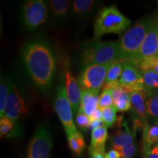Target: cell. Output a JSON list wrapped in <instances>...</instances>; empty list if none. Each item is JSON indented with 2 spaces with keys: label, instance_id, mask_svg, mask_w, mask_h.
Here are the masks:
<instances>
[{
  "label": "cell",
  "instance_id": "cell-1",
  "mask_svg": "<svg viewBox=\"0 0 158 158\" xmlns=\"http://www.w3.org/2000/svg\"><path fill=\"white\" fill-rule=\"evenodd\" d=\"M21 57L33 84L41 92H48L56 70V55L48 41L41 37L31 40L23 47Z\"/></svg>",
  "mask_w": 158,
  "mask_h": 158
},
{
  "label": "cell",
  "instance_id": "cell-2",
  "mask_svg": "<svg viewBox=\"0 0 158 158\" xmlns=\"http://www.w3.org/2000/svg\"><path fill=\"white\" fill-rule=\"evenodd\" d=\"M131 24L129 19L124 16L116 5L102 8L99 12L94 24L95 40L106 34L120 35Z\"/></svg>",
  "mask_w": 158,
  "mask_h": 158
},
{
  "label": "cell",
  "instance_id": "cell-3",
  "mask_svg": "<svg viewBox=\"0 0 158 158\" xmlns=\"http://www.w3.org/2000/svg\"><path fill=\"white\" fill-rule=\"evenodd\" d=\"M152 20L151 19L140 20L124 33L117 42L118 59L131 62L135 59L141 48Z\"/></svg>",
  "mask_w": 158,
  "mask_h": 158
},
{
  "label": "cell",
  "instance_id": "cell-4",
  "mask_svg": "<svg viewBox=\"0 0 158 158\" xmlns=\"http://www.w3.org/2000/svg\"><path fill=\"white\" fill-rule=\"evenodd\" d=\"M118 59L117 42L95 40L84 46L81 54L83 68L92 64H104Z\"/></svg>",
  "mask_w": 158,
  "mask_h": 158
},
{
  "label": "cell",
  "instance_id": "cell-5",
  "mask_svg": "<svg viewBox=\"0 0 158 158\" xmlns=\"http://www.w3.org/2000/svg\"><path fill=\"white\" fill-rule=\"evenodd\" d=\"M54 109L62 122L67 136L78 131L73 121V111L66 92L63 76L59 79L54 99Z\"/></svg>",
  "mask_w": 158,
  "mask_h": 158
},
{
  "label": "cell",
  "instance_id": "cell-6",
  "mask_svg": "<svg viewBox=\"0 0 158 158\" xmlns=\"http://www.w3.org/2000/svg\"><path fill=\"white\" fill-rule=\"evenodd\" d=\"M111 63L92 64L83 68L78 78L81 90L98 94L106 83L108 69Z\"/></svg>",
  "mask_w": 158,
  "mask_h": 158
},
{
  "label": "cell",
  "instance_id": "cell-7",
  "mask_svg": "<svg viewBox=\"0 0 158 158\" xmlns=\"http://www.w3.org/2000/svg\"><path fill=\"white\" fill-rule=\"evenodd\" d=\"M48 4L43 0L25 2L21 9V19L25 28L29 31L36 30L47 21Z\"/></svg>",
  "mask_w": 158,
  "mask_h": 158
},
{
  "label": "cell",
  "instance_id": "cell-8",
  "mask_svg": "<svg viewBox=\"0 0 158 158\" xmlns=\"http://www.w3.org/2000/svg\"><path fill=\"white\" fill-rule=\"evenodd\" d=\"M53 147L51 130L45 125H39L29 142L27 158H49Z\"/></svg>",
  "mask_w": 158,
  "mask_h": 158
},
{
  "label": "cell",
  "instance_id": "cell-9",
  "mask_svg": "<svg viewBox=\"0 0 158 158\" xmlns=\"http://www.w3.org/2000/svg\"><path fill=\"white\" fill-rule=\"evenodd\" d=\"M27 97L22 90L13 83V87L7 100L5 116L19 122V120L27 115L29 112Z\"/></svg>",
  "mask_w": 158,
  "mask_h": 158
},
{
  "label": "cell",
  "instance_id": "cell-10",
  "mask_svg": "<svg viewBox=\"0 0 158 158\" xmlns=\"http://www.w3.org/2000/svg\"><path fill=\"white\" fill-rule=\"evenodd\" d=\"M158 55V28L155 21L152 20L141 48L131 63L136 67L143 59Z\"/></svg>",
  "mask_w": 158,
  "mask_h": 158
},
{
  "label": "cell",
  "instance_id": "cell-11",
  "mask_svg": "<svg viewBox=\"0 0 158 158\" xmlns=\"http://www.w3.org/2000/svg\"><path fill=\"white\" fill-rule=\"evenodd\" d=\"M62 76L64 78L67 94H68V99L70 100L71 106H72L73 114H75L76 112H78L79 109L82 90L78 84V81L71 73L70 69L67 67L64 68V74Z\"/></svg>",
  "mask_w": 158,
  "mask_h": 158
},
{
  "label": "cell",
  "instance_id": "cell-12",
  "mask_svg": "<svg viewBox=\"0 0 158 158\" xmlns=\"http://www.w3.org/2000/svg\"><path fill=\"white\" fill-rule=\"evenodd\" d=\"M123 127L124 130L116 131L110 138V143L113 149L116 151L134 143L135 138V130L130 129L126 120H123Z\"/></svg>",
  "mask_w": 158,
  "mask_h": 158
},
{
  "label": "cell",
  "instance_id": "cell-13",
  "mask_svg": "<svg viewBox=\"0 0 158 158\" xmlns=\"http://www.w3.org/2000/svg\"><path fill=\"white\" fill-rule=\"evenodd\" d=\"M118 81L121 86L143 84L141 71L135 64L127 61L123 62V70Z\"/></svg>",
  "mask_w": 158,
  "mask_h": 158
},
{
  "label": "cell",
  "instance_id": "cell-14",
  "mask_svg": "<svg viewBox=\"0 0 158 158\" xmlns=\"http://www.w3.org/2000/svg\"><path fill=\"white\" fill-rule=\"evenodd\" d=\"M130 98L132 109L135 114L134 118H138L144 124H147L146 93L143 91H136L130 94Z\"/></svg>",
  "mask_w": 158,
  "mask_h": 158
},
{
  "label": "cell",
  "instance_id": "cell-15",
  "mask_svg": "<svg viewBox=\"0 0 158 158\" xmlns=\"http://www.w3.org/2000/svg\"><path fill=\"white\" fill-rule=\"evenodd\" d=\"M23 133L22 127L19 122L11 119L7 116L0 118V135L1 138H13L20 137Z\"/></svg>",
  "mask_w": 158,
  "mask_h": 158
},
{
  "label": "cell",
  "instance_id": "cell-16",
  "mask_svg": "<svg viewBox=\"0 0 158 158\" xmlns=\"http://www.w3.org/2000/svg\"><path fill=\"white\" fill-rule=\"evenodd\" d=\"M48 5L53 17L59 23H64L68 18L70 1L68 0H51Z\"/></svg>",
  "mask_w": 158,
  "mask_h": 158
},
{
  "label": "cell",
  "instance_id": "cell-17",
  "mask_svg": "<svg viewBox=\"0 0 158 158\" xmlns=\"http://www.w3.org/2000/svg\"><path fill=\"white\" fill-rule=\"evenodd\" d=\"M157 142L158 123H148L143 127V155L149 152Z\"/></svg>",
  "mask_w": 158,
  "mask_h": 158
},
{
  "label": "cell",
  "instance_id": "cell-18",
  "mask_svg": "<svg viewBox=\"0 0 158 158\" xmlns=\"http://www.w3.org/2000/svg\"><path fill=\"white\" fill-rule=\"evenodd\" d=\"M99 100H100V97L98 94L82 91L80 106L78 111L83 112L90 116L94 110L99 108Z\"/></svg>",
  "mask_w": 158,
  "mask_h": 158
},
{
  "label": "cell",
  "instance_id": "cell-19",
  "mask_svg": "<svg viewBox=\"0 0 158 158\" xmlns=\"http://www.w3.org/2000/svg\"><path fill=\"white\" fill-rule=\"evenodd\" d=\"M98 2L95 0H75L71 7V13L76 18H84L92 13Z\"/></svg>",
  "mask_w": 158,
  "mask_h": 158
},
{
  "label": "cell",
  "instance_id": "cell-20",
  "mask_svg": "<svg viewBox=\"0 0 158 158\" xmlns=\"http://www.w3.org/2000/svg\"><path fill=\"white\" fill-rule=\"evenodd\" d=\"M13 81L10 76H5L2 74L0 81V117L5 115L7 100L13 87Z\"/></svg>",
  "mask_w": 158,
  "mask_h": 158
},
{
  "label": "cell",
  "instance_id": "cell-21",
  "mask_svg": "<svg viewBox=\"0 0 158 158\" xmlns=\"http://www.w3.org/2000/svg\"><path fill=\"white\" fill-rule=\"evenodd\" d=\"M114 106L117 111H128L132 108L130 95L124 92L122 86L112 90Z\"/></svg>",
  "mask_w": 158,
  "mask_h": 158
},
{
  "label": "cell",
  "instance_id": "cell-22",
  "mask_svg": "<svg viewBox=\"0 0 158 158\" xmlns=\"http://www.w3.org/2000/svg\"><path fill=\"white\" fill-rule=\"evenodd\" d=\"M147 118L154 123H158V90L146 92Z\"/></svg>",
  "mask_w": 158,
  "mask_h": 158
},
{
  "label": "cell",
  "instance_id": "cell-23",
  "mask_svg": "<svg viewBox=\"0 0 158 158\" xmlns=\"http://www.w3.org/2000/svg\"><path fill=\"white\" fill-rule=\"evenodd\" d=\"M69 147L74 155L78 157H81L86 148L84 138L79 131L73 133L68 137Z\"/></svg>",
  "mask_w": 158,
  "mask_h": 158
},
{
  "label": "cell",
  "instance_id": "cell-24",
  "mask_svg": "<svg viewBox=\"0 0 158 158\" xmlns=\"http://www.w3.org/2000/svg\"><path fill=\"white\" fill-rule=\"evenodd\" d=\"M107 128L108 127L106 125H103L92 130L90 145L93 146V147L106 146V143L108 138Z\"/></svg>",
  "mask_w": 158,
  "mask_h": 158
},
{
  "label": "cell",
  "instance_id": "cell-25",
  "mask_svg": "<svg viewBox=\"0 0 158 158\" xmlns=\"http://www.w3.org/2000/svg\"><path fill=\"white\" fill-rule=\"evenodd\" d=\"M143 78L144 92L158 90V73L153 71L141 72Z\"/></svg>",
  "mask_w": 158,
  "mask_h": 158
},
{
  "label": "cell",
  "instance_id": "cell-26",
  "mask_svg": "<svg viewBox=\"0 0 158 158\" xmlns=\"http://www.w3.org/2000/svg\"><path fill=\"white\" fill-rule=\"evenodd\" d=\"M122 70H123V62H122V60L116 59L112 62L108 69L106 83L119 80L118 78L121 76Z\"/></svg>",
  "mask_w": 158,
  "mask_h": 158
},
{
  "label": "cell",
  "instance_id": "cell-27",
  "mask_svg": "<svg viewBox=\"0 0 158 158\" xmlns=\"http://www.w3.org/2000/svg\"><path fill=\"white\" fill-rule=\"evenodd\" d=\"M102 120L105 125L107 127H113L114 124L117 121V110L114 106L102 108Z\"/></svg>",
  "mask_w": 158,
  "mask_h": 158
},
{
  "label": "cell",
  "instance_id": "cell-28",
  "mask_svg": "<svg viewBox=\"0 0 158 158\" xmlns=\"http://www.w3.org/2000/svg\"><path fill=\"white\" fill-rule=\"evenodd\" d=\"M137 67L141 72L153 71L158 73V55L143 59L138 63Z\"/></svg>",
  "mask_w": 158,
  "mask_h": 158
},
{
  "label": "cell",
  "instance_id": "cell-29",
  "mask_svg": "<svg viewBox=\"0 0 158 158\" xmlns=\"http://www.w3.org/2000/svg\"><path fill=\"white\" fill-rule=\"evenodd\" d=\"M114 106V99L112 94V90L103 89L100 96L99 107L100 108L110 107Z\"/></svg>",
  "mask_w": 158,
  "mask_h": 158
},
{
  "label": "cell",
  "instance_id": "cell-30",
  "mask_svg": "<svg viewBox=\"0 0 158 158\" xmlns=\"http://www.w3.org/2000/svg\"><path fill=\"white\" fill-rule=\"evenodd\" d=\"M76 122L81 130L86 132L90 128L91 120L89 116L81 111H78L76 116Z\"/></svg>",
  "mask_w": 158,
  "mask_h": 158
},
{
  "label": "cell",
  "instance_id": "cell-31",
  "mask_svg": "<svg viewBox=\"0 0 158 158\" xmlns=\"http://www.w3.org/2000/svg\"><path fill=\"white\" fill-rule=\"evenodd\" d=\"M118 152L119 153L120 158H133L137 152V146L134 142L118 150Z\"/></svg>",
  "mask_w": 158,
  "mask_h": 158
},
{
  "label": "cell",
  "instance_id": "cell-32",
  "mask_svg": "<svg viewBox=\"0 0 158 158\" xmlns=\"http://www.w3.org/2000/svg\"><path fill=\"white\" fill-rule=\"evenodd\" d=\"M105 150H106V146L93 147L90 145L89 148V158H105V156H106Z\"/></svg>",
  "mask_w": 158,
  "mask_h": 158
},
{
  "label": "cell",
  "instance_id": "cell-33",
  "mask_svg": "<svg viewBox=\"0 0 158 158\" xmlns=\"http://www.w3.org/2000/svg\"><path fill=\"white\" fill-rule=\"evenodd\" d=\"M121 86V84H120L119 81L116 80V81H110V82H107L105 83L104 86H103V89H110L113 90L114 89L120 87Z\"/></svg>",
  "mask_w": 158,
  "mask_h": 158
},
{
  "label": "cell",
  "instance_id": "cell-34",
  "mask_svg": "<svg viewBox=\"0 0 158 158\" xmlns=\"http://www.w3.org/2000/svg\"><path fill=\"white\" fill-rule=\"evenodd\" d=\"M143 156V158H158V142L149 152Z\"/></svg>",
  "mask_w": 158,
  "mask_h": 158
},
{
  "label": "cell",
  "instance_id": "cell-35",
  "mask_svg": "<svg viewBox=\"0 0 158 158\" xmlns=\"http://www.w3.org/2000/svg\"><path fill=\"white\" fill-rule=\"evenodd\" d=\"M89 118L91 120V122L92 121H96V120H101L102 119V108H100L99 107L98 109L94 110L93 112V114H92L89 116Z\"/></svg>",
  "mask_w": 158,
  "mask_h": 158
},
{
  "label": "cell",
  "instance_id": "cell-36",
  "mask_svg": "<svg viewBox=\"0 0 158 158\" xmlns=\"http://www.w3.org/2000/svg\"><path fill=\"white\" fill-rule=\"evenodd\" d=\"M105 158H120L119 153L115 149H111L106 154Z\"/></svg>",
  "mask_w": 158,
  "mask_h": 158
},
{
  "label": "cell",
  "instance_id": "cell-37",
  "mask_svg": "<svg viewBox=\"0 0 158 158\" xmlns=\"http://www.w3.org/2000/svg\"><path fill=\"white\" fill-rule=\"evenodd\" d=\"M105 125L103 120H96V121H92L91 122V125H90V128H92V130L94 129V128L101 127V126Z\"/></svg>",
  "mask_w": 158,
  "mask_h": 158
},
{
  "label": "cell",
  "instance_id": "cell-38",
  "mask_svg": "<svg viewBox=\"0 0 158 158\" xmlns=\"http://www.w3.org/2000/svg\"><path fill=\"white\" fill-rule=\"evenodd\" d=\"M155 22H156V24H157V28H158V15H157V17H156Z\"/></svg>",
  "mask_w": 158,
  "mask_h": 158
},
{
  "label": "cell",
  "instance_id": "cell-39",
  "mask_svg": "<svg viewBox=\"0 0 158 158\" xmlns=\"http://www.w3.org/2000/svg\"><path fill=\"white\" fill-rule=\"evenodd\" d=\"M157 2H158V1H157Z\"/></svg>",
  "mask_w": 158,
  "mask_h": 158
}]
</instances>
